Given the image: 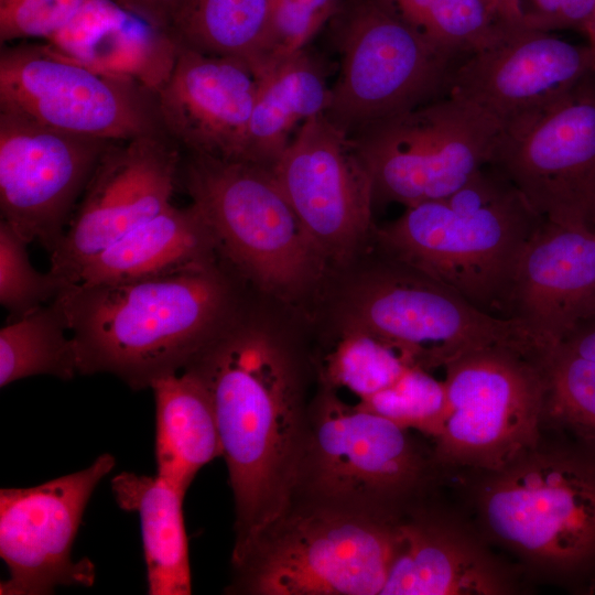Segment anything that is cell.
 <instances>
[{"mask_svg":"<svg viewBox=\"0 0 595 595\" xmlns=\"http://www.w3.org/2000/svg\"><path fill=\"white\" fill-rule=\"evenodd\" d=\"M60 301L20 317L11 318L0 329V387L37 375L63 380L78 371L75 345Z\"/></svg>","mask_w":595,"mask_h":595,"instance_id":"cell-28","label":"cell"},{"mask_svg":"<svg viewBox=\"0 0 595 595\" xmlns=\"http://www.w3.org/2000/svg\"><path fill=\"white\" fill-rule=\"evenodd\" d=\"M560 344L595 359V314L578 324Z\"/></svg>","mask_w":595,"mask_h":595,"instance_id":"cell-38","label":"cell"},{"mask_svg":"<svg viewBox=\"0 0 595 595\" xmlns=\"http://www.w3.org/2000/svg\"><path fill=\"white\" fill-rule=\"evenodd\" d=\"M257 79L242 160L272 167L299 129L325 113L331 86L325 64L306 47L275 63Z\"/></svg>","mask_w":595,"mask_h":595,"instance_id":"cell-24","label":"cell"},{"mask_svg":"<svg viewBox=\"0 0 595 595\" xmlns=\"http://www.w3.org/2000/svg\"><path fill=\"white\" fill-rule=\"evenodd\" d=\"M56 299L79 375L111 374L134 390L182 371L235 320L230 284L215 261L127 282L72 284Z\"/></svg>","mask_w":595,"mask_h":595,"instance_id":"cell-3","label":"cell"},{"mask_svg":"<svg viewBox=\"0 0 595 595\" xmlns=\"http://www.w3.org/2000/svg\"><path fill=\"white\" fill-rule=\"evenodd\" d=\"M585 82L504 122L488 164L544 220L595 228V88Z\"/></svg>","mask_w":595,"mask_h":595,"instance_id":"cell-12","label":"cell"},{"mask_svg":"<svg viewBox=\"0 0 595 595\" xmlns=\"http://www.w3.org/2000/svg\"><path fill=\"white\" fill-rule=\"evenodd\" d=\"M169 31L181 46L245 62L256 77L269 65L268 0H183Z\"/></svg>","mask_w":595,"mask_h":595,"instance_id":"cell-27","label":"cell"},{"mask_svg":"<svg viewBox=\"0 0 595 595\" xmlns=\"http://www.w3.org/2000/svg\"><path fill=\"white\" fill-rule=\"evenodd\" d=\"M444 369L446 405L431 441L445 477L499 468L540 439L544 389L534 360L496 346L467 354Z\"/></svg>","mask_w":595,"mask_h":595,"instance_id":"cell-8","label":"cell"},{"mask_svg":"<svg viewBox=\"0 0 595 595\" xmlns=\"http://www.w3.org/2000/svg\"><path fill=\"white\" fill-rule=\"evenodd\" d=\"M182 148L165 132L111 142L50 253V272L71 285L82 267L170 205Z\"/></svg>","mask_w":595,"mask_h":595,"instance_id":"cell-14","label":"cell"},{"mask_svg":"<svg viewBox=\"0 0 595 595\" xmlns=\"http://www.w3.org/2000/svg\"><path fill=\"white\" fill-rule=\"evenodd\" d=\"M257 88L245 62L180 45L155 94L162 127L188 153L242 160Z\"/></svg>","mask_w":595,"mask_h":595,"instance_id":"cell-20","label":"cell"},{"mask_svg":"<svg viewBox=\"0 0 595 595\" xmlns=\"http://www.w3.org/2000/svg\"><path fill=\"white\" fill-rule=\"evenodd\" d=\"M595 314V228L544 220L516 269L509 317L542 350Z\"/></svg>","mask_w":595,"mask_h":595,"instance_id":"cell-21","label":"cell"},{"mask_svg":"<svg viewBox=\"0 0 595 595\" xmlns=\"http://www.w3.org/2000/svg\"><path fill=\"white\" fill-rule=\"evenodd\" d=\"M111 142L0 110L1 219L51 253Z\"/></svg>","mask_w":595,"mask_h":595,"instance_id":"cell-16","label":"cell"},{"mask_svg":"<svg viewBox=\"0 0 595 595\" xmlns=\"http://www.w3.org/2000/svg\"><path fill=\"white\" fill-rule=\"evenodd\" d=\"M405 515L293 499L235 567L231 593L381 595Z\"/></svg>","mask_w":595,"mask_h":595,"instance_id":"cell-5","label":"cell"},{"mask_svg":"<svg viewBox=\"0 0 595 595\" xmlns=\"http://www.w3.org/2000/svg\"><path fill=\"white\" fill-rule=\"evenodd\" d=\"M185 368L202 378L213 400L235 501V566L292 502L307 413L286 355L240 321Z\"/></svg>","mask_w":595,"mask_h":595,"instance_id":"cell-2","label":"cell"},{"mask_svg":"<svg viewBox=\"0 0 595 595\" xmlns=\"http://www.w3.org/2000/svg\"><path fill=\"white\" fill-rule=\"evenodd\" d=\"M502 122L447 94L350 136L374 197L405 207L446 197L487 165Z\"/></svg>","mask_w":595,"mask_h":595,"instance_id":"cell-10","label":"cell"},{"mask_svg":"<svg viewBox=\"0 0 595 595\" xmlns=\"http://www.w3.org/2000/svg\"><path fill=\"white\" fill-rule=\"evenodd\" d=\"M158 475L186 491L197 472L221 457L210 393L192 369L152 382Z\"/></svg>","mask_w":595,"mask_h":595,"instance_id":"cell-25","label":"cell"},{"mask_svg":"<svg viewBox=\"0 0 595 595\" xmlns=\"http://www.w3.org/2000/svg\"><path fill=\"white\" fill-rule=\"evenodd\" d=\"M456 504L530 584L595 594V446L543 428L493 470L447 477Z\"/></svg>","mask_w":595,"mask_h":595,"instance_id":"cell-1","label":"cell"},{"mask_svg":"<svg viewBox=\"0 0 595 595\" xmlns=\"http://www.w3.org/2000/svg\"><path fill=\"white\" fill-rule=\"evenodd\" d=\"M116 464L109 453L88 467L28 488L0 490V556L9 578L1 595H47L61 585L91 586L95 565L72 559L85 508Z\"/></svg>","mask_w":595,"mask_h":595,"instance_id":"cell-15","label":"cell"},{"mask_svg":"<svg viewBox=\"0 0 595 595\" xmlns=\"http://www.w3.org/2000/svg\"><path fill=\"white\" fill-rule=\"evenodd\" d=\"M582 31L588 39L589 47L595 52V9L584 23Z\"/></svg>","mask_w":595,"mask_h":595,"instance_id":"cell-41","label":"cell"},{"mask_svg":"<svg viewBox=\"0 0 595 595\" xmlns=\"http://www.w3.org/2000/svg\"><path fill=\"white\" fill-rule=\"evenodd\" d=\"M412 432L325 393L307 413L293 499L405 515L445 484Z\"/></svg>","mask_w":595,"mask_h":595,"instance_id":"cell-6","label":"cell"},{"mask_svg":"<svg viewBox=\"0 0 595 595\" xmlns=\"http://www.w3.org/2000/svg\"><path fill=\"white\" fill-rule=\"evenodd\" d=\"M536 364L544 389L543 428L595 446V359L559 343Z\"/></svg>","mask_w":595,"mask_h":595,"instance_id":"cell-30","label":"cell"},{"mask_svg":"<svg viewBox=\"0 0 595 595\" xmlns=\"http://www.w3.org/2000/svg\"><path fill=\"white\" fill-rule=\"evenodd\" d=\"M328 23L339 72L324 115L349 137L448 88L455 56L377 0H342Z\"/></svg>","mask_w":595,"mask_h":595,"instance_id":"cell-7","label":"cell"},{"mask_svg":"<svg viewBox=\"0 0 595 595\" xmlns=\"http://www.w3.org/2000/svg\"><path fill=\"white\" fill-rule=\"evenodd\" d=\"M86 0H0L1 46L45 41L65 26Z\"/></svg>","mask_w":595,"mask_h":595,"instance_id":"cell-35","label":"cell"},{"mask_svg":"<svg viewBox=\"0 0 595 595\" xmlns=\"http://www.w3.org/2000/svg\"><path fill=\"white\" fill-rule=\"evenodd\" d=\"M43 42L65 58L131 79L154 94L169 79L180 50L170 31L115 0H86L65 26Z\"/></svg>","mask_w":595,"mask_h":595,"instance_id":"cell-22","label":"cell"},{"mask_svg":"<svg viewBox=\"0 0 595 595\" xmlns=\"http://www.w3.org/2000/svg\"><path fill=\"white\" fill-rule=\"evenodd\" d=\"M495 15L505 23H523L522 14L509 0H484Z\"/></svg>","mask_w":595,"mask_h":595,"instance_id":"cell-40","label":"cell"},{"mask_svg":"<svg viewBox=\"0 0 595 595\" xmlns=\"http://www.w3.org/2000/svg\"><path fill=\"white\" fill-rule=\"evenodd\" d=\"M271 170L318 252L343 253L367 230L371 174L353 139L324 113L299 129Z\"/></svg>","mask_w":595,"mask_h":595,"instance_id":"cell-17","label":"cell"},{"mask_svg":"<svg viewBox=\"0 0 595 595\" xmlns=\"http://www.w3.org/2000/svg\"><path fill=\"white\" fill-rule=\"evenodd\" d=\"M355 326L429 371L487 347L511 348L532 360L542 353L519 320L486 313L423 272L375 281L360 299Z\"/></svg>","mask_w":595,"mask_h":595,"instance_id":"cell-13","label":"cell"},{"mask_svg":"<svg viewBox=\"0 0 595 595\" xmlns=\"http://www.w3.org/2000/svg\"><path fill=\"white\" fill-rule=\"evenodd\" d=\"M28 245L7 221L0 220V303L11 318L39 309L63 291L50 271L41 273L32 266Z\"/></svg>","mask_w":595,"mask_h":595,"instance_id":"cell-33","label":"cell"},{"mask_svg":"<svg viewBox=\"0 0 595 595\" xmlns=\"http://www.w3.org/2000/svg\"><path fill=\"white\" fill-rule=\"evenodd\" d=\"M594 9L595 0H563L558 29L582 30Z\"/></svg>","mask_w":595,"mask_h":595,"instance_id":"cell-39","label":"cell"},{"mask_svg":"<svg viewBox=\"0 0 595 595\" xmlns=\"http://www.w3.org/2000/svg\"><path fill=\"white\" fill-rule=\"evenodd\" d=\"M431 43L456 56L493 44L504 23L484 0H377Z\"/></svg>","mask_w":595,"mask_h":595,"instance_id":"cell-29","label":"cell"},{"mask_svg":"<svg viewBox=\"0 0 595 595\" xmlns=\"http://www.w3.org/2000/svg\"><path fill=\"white\" fill-rule=\"evenodd\" d=\"M563 0H520L526 25L551 32L558 29Z\"/></svg>","mask_w":595,"mask_h":595,"instance_id":"cell-37","label":"cell"},{"mask_svg":"<svg viewBox=\"0 0 595 595\" xmlns=\"http://www.w3.org/2000/svg\"><path fill=\"white\" fill-rule=\"evenodd\" d=\"M595 75V53L549 31L508 24L496 42L454 67L448 94L504 122L569 93Z\"/></svg>","mask_w":595,"mask_h":595,"instance_id":"cell-19","label":"cell"},{"mask_svg":"<svg viewBox=\"0 0 595 595\" xmlns=\"http://www.w3.org/2000/svg\"><path fill=\"white\" fill-rule=\"evenodd\" d=\"M411 366L396 348L353 326L327 358L326 377L365 400L393 385Z\"/></svg>","mask_w":595,"mask_h":595,"instance_id":"cell-31","label":"cell"},{"mask_svg":"<svg viewBox=\"0 0 595 595\" xmlns=\"http://www.w3.org/2000/svg\"><path fill=\"white\" fill-rule=\"evenodd\" d=\"M152 24L170 30L183 0H115Z\"/></svg>","mask_w":595,"mask_h":595,"instance_id":"cell-36","label":"cell"},{"mask_svg":"<svg viewBox=\"0 0 595 595\" xmlns=\"http://www.w3.org/2000/svg\"><path fill=\"white\" fill-rule=\"evenodd\" d=\"M216 249L215 236L198 209L172 204L90 258L72 284L165 275L214 262Z\"/></svg>","mask_w":595,"mask_h":595,"instance_id":"cell-23","label":"cell"},{"mask_svg":"<svg viewBox=\"0 0 595 595\" xmlns=\"http://www.w3.org/2000/svg\"><path fill=\"white\" fill-rule=\"evenodd\" d=\"M543 221L519 190L487 164L453 194L408 206L381 238L408 266L479 310L509 317L518 262Z\"/></svg>","mask_w":595,"mask_h":595,"instance_id":"cell-4","label":"cell"},{"mask_svg":"<svg viewBox=\"0 0 595 595\" xmlns=\"http://www.w3.org/2000/svg\"><path fill=\"white\" fill-rule=\"evenodd\" d=\"M529 586L456 502L433 496L404 516L381 595H515Z\"/></svg>","mask_w":595,"mask_h":595,"instance_id":"cell-18","label":"cell"},{"mask_svg":"<svg viewBox=\"0 0 595 595\" xmlns=\"http://www.w3.org/2000/svg\"><path fill=\"white\" fill-rule=\"evenodd\" d=\"M357 405L432 439L445 411V385L429 370L411 366L393 385Z\"/></svg>","mask_w":595,"mask_h":595,"instance_id":"cell-32","label":"cell"},{"mask_svg":"<svg viewBox=\"0 0 595 595\" xmlns=\"http://www.w3.org/2000/svg\"><path fill=\"white\" fill-rule=\"evenodd\" d=\"M118 506L139 515L148 594L188 595L192 578L183 518L184 490L163 477L122 472L111 479Z\"/></svg>","mask_w":595,"mask_h":595,"instance_id":"cell-26","label":"cell"},{"mask_svg":"<svg viewBox=\"0 0 595 595\" xmlns=\"http://www.w3.org/2000/svg\"><path fill=\"white\" fill-rule=\"evenodd\" d=\"M270 61L267 67L306 47L331 21L342 0H268Z\"/></svg>","mask_w":595,"mask_h":595,"instance_id":"cell-34","label":"cell"},{"mask_svg":"<svg viewBox=\"0 0 595 595\" xmlns=\"http://www.w3.org/2000/svg\"><path fill=\"white\" fill-rule=\"evenodd\" d=\"M517 1H518V3L520 4V0H517ZM520 7H521V4H520ZM521 10H522V9H521Z\"/></svg>","mask_w":595,"mask_h":595,"instance_id":"cell-42","label":"cell"},{"mask_svg":"<svg viewBox=\"0 0 595 595\" xmlns=\"http://www.w3.org/2000/svg\"><path fill=\"white\" fill-rule=\"evenodd\" d=\"M180 175L218 249L241 272L272 286L305 278L318 251L271 167L187 152Z\"/></svg>","mask_w":595,"mask_h":595,"instance_id":"cell-9","label":"cell"},{"mask_svg":"<svg viewBox=\"0 0 595 595\" xmlns=\"http://www.w3.org/2000/svg\"><path fill=\"white\" fill-rule=\"evenodd\" d=\"M0 110L107 141L165 132L154 93L65 58L43 41L1 46Z\"/></svg>","mask_w":595,"mask_h":595,"instance_id":"cell-11","label":"cell"}]
</instances>
